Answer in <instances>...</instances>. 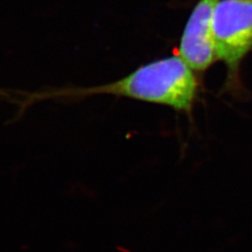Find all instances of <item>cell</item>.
<instances>
[{
	"label": "cell",
	"instance_id": "obj_3",
	"mask_svg": "<svg viewBox=\"0 0 252 252\" xmlns=\"http://www.w3.org/2000/svg\"><path fill=\"white\" fill-rule=\"evenodd\" d=\"M220 0H198L189 14L180 38L179 55L198 75L217 61L212 25Z\"/></svg>",
	"mask_w": 252,
	"mask_h": 252
},
{
	"label": "cell",
	"instance_id": "obj_2",
	"mask_svg": "<svg viewBox=\"0 0 252 252\" xmlns=\"http://www.w3.org/2000/svg\"><path fill=\"white\" fill-rule=\"evenodd\" d=\"M213 41L217 61L227 68L223 91L243 95L241 66L252 52V0H220L213 15Z\"/></svg>",
	"mask_w": 252,
	"mask_h": 252
},
{
	"label": "cell",
	"instance_id": "obj_1",
	"mask_svg": "<svg viewBox=\"0 0 252 252\" xmlns=\"http://www.w3.org/2000/svg\"><path fill=\"white\" fill-rule=\"evenodd\" d=\"M199 76L180 55L144 63L117 81L93 86L65 85L27 91L0 88V99L16 108L13 121L38 103L72 105L96 95H112L164 106L191 116L200 93Z\"/></svg>",
	"mask_w": 252,
	"mask_h": 252
}]
</instances>
